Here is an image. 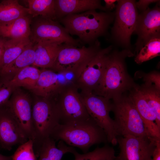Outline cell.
<instances>
[{
	"label": "cell",
	"mask_w": 160,
	"mask_h": 160,
	"mask_svg": "<svg viewBox=\"0 0 160 160\" xmlns=\"http://www.w3.org/2000/svg\"><path fill=\"white\" fill-rule=\"evenodd\" d=\"M143 85L153 87L160 90V74L157 71H153L145 75L143 77Z\"/></svg>",
	"instance_id": "cell-32"
},
{
	"label": "cell",
	"mask_w": 160,
	"mask_h": 160,
	"mask_svg": "<svg viewBox=\"0 0 160 160\" xmlns=\"http://www.w3.org/2000/svg\"><path fill=\"white\" fill-rule=\"evenodd\" d=\"M57 21L68 15L99 9L106 12L99 0H55Z\"/></svg>",
	"instance_id": "cell-18"
},
{
	"label": "cell",
	"mask_w": 160,
	"mask_h": 160,
	"mask_svg": "<svg viewBox=\"0 0 160 160\" xmlns=\"http://www.w3.org/2000/svg\"><path fill=\"white\" fill-rule=\"evenodd\" d=\"M78 90L75 84H70L53 98L59 113L60 124L84 121L90 118Z\"/></svg>",
	"instance_id": "cell-8"
},
{
	"label": "cell",
	"mask_w": 160,
	"mask_h": 160,
	"mask_svg": "<svg viewBox=\"0 0 160 160\" xmlns=\"http://www.w3.org/2000/svg\"><path fill=\"white\" fill-rule=\"evenodd\" d=\"M108 160H117L116 159V158L115 159H111Z\"/></svg>",
	"instance_id": "cell-38"
},
{
	"label": "cell",
	"mask_w": 160,
	"mask_h": 160,
	"mask_svg": "<svg viewBox=\"0 0 160 160\" xmlns=\"http://www.w3.org/2000/svg\"><path fill=\"white\" fill-rule=\"evenodd\" d=\"M32 18L28 15L9 23L0 24V36L10 39L29 38Z\"/></svg>",
	"instance_id": "cell-21"
},
{
	"label": "cell",
	"mask_w": 160,
	"mask_h": 160,
	"mask_svg": "<svg viewBox=\"0 0 160 160\" xmlns=\"http://www.w3.org/2000/svg\"><path fill=\"white\" fill-rule=\"evenodd\" d=\"M5 39H0V68L1 67L4 52V46Z\"/></svg>",
	"instance_id": "cell-36"
},
{
	"label": "cell",
	"mask_w": 160,
	"mask_h": 160,
	"mask_svg": "<svg viewBox=\"0 0 160 160\" xmlns=\"http://www.w3.org/2000/svg\"><path fill=\"white\" fill-rule=\"evenodd\" d=\"M139 88L145 100L155 116L156 124L160 128V90L153 87L143 85Z\"/></svg>",
	"instance_id": "cell-27"
},
{
	"label": "cell",
	"mask_w": 160,
	"mask_h": 160,
	"mask_svg": "<svg viewBox=\"0 0 160 160\" xmlns=\"http://www.w3.org/2000/svg\"><path fill=\"white\" fill-rule=\"evenodd\" d=\"M0 160H12L11 156H6L0 153Z\"/></svg>",
	"instance_id": "cell-37"
},
{
	"label": "cell",
	"mask_w": 160,
	"mask_h": 160,
	"mask_svg": "<svg viewBox=\"0 0 160 160\" xmlns=\"http://www.w3.org/2000/svg\"><path fill=\"white\" fill-rule=\"evenodd\" d=\"M113 48L111 45L102 49L87 64L75 83L81 92L92 93L97 89L103 77L108 54Z\"/></svg>",
	"instance_id": "cell-13"
},
{
	"label": "cell",
	"mask_w": 160,
	"mask_h": 160,
	"mask_svg": "<svg viewBox=\"0 0 160 160\" xmlns=\"http://www.w3.org/2000/svg\"><path fill=\"white\" fill-rule=\"evenodd\" d=\"M62 44L47 41L34 44L35 59L32 65L41 68L51 69Z\"/></svg>",
	"instance_id": "cell-19"
},
{
	"label": "cell",
	"mask_w": 160,
	"mask_h": 160,
	"mask_svg": "<svg viewBox=\"0 0 160 160\" xmlns=\"http://www.w3.org/2000/svg\"><path fill=\"white\" fill-rule=\"evenodd\" d=\"M114 17V12H97L92 10L68 15L57 21L63 25L70 35L77 36L82 45H90L99 37L108 35Z\"/></svg>",
	"instance_id": "cell-2"
},
{
	"label": "cell",
	"mask_w": 160,
	"mask_h": 160,
	"mask_svg": "<svg viewBox=\"0 0 160 160\" xmlns=\"http://www.w3.org/2000/svg\"><path fill=\"white\" fill-rule=\"evenodd\" d=\"M110 40L115 46L132 51L131 37L139 14L134 0H118Z\"/></svg>",
	"instance_id": "cell-5"
},
{
	"label": "cell",
	"mask_w": 160,
	"mask_h": 160,
	"mask_svg": "<svg viewBox=\"0 0 160 160\" xmlns=\"http://www.w3.org/2000/svg\"><path fill=\"white\" fill-rule=\"evenodd\" d=\"M160 139L151 136L127 135L117 138L120 152L117 160H151L156 142Z\"/></svg>",
	"instance_id": "cell-11"
},
{
	"label": "cell",
	"mask_w": 160,
	"mask_h": 160,
	"mask_svg": "<svg viewBox=\"0 0 160 160\" xmlns=\"http://www.w3.org/2000/svg\"><path fill=\"white\" fill-rule=\"evenodd\" d=\"M134 55L132 51L113 48L108 54L103 77L92 93L109 100L120 97L135 85L127 70L125 60Z\"/></svg>",
	"instance_id": "cell-1"
},
{
	"label": "cell",
	"mask_w": 160,
	"mask_h": 160,
	"mask_svg": "<svg viewBox=\"0 0 160 160\" xmlns=\"http://www.w3.org/2000/svg\"><path fill=\"white\" fill-rule=\"evenodd\" d=\"M83 101L90 116L105 132L108 142L117 144L118 135L114 120L110 116L111 103L110 100L92 93L81 92Z\"/></svg>",
	"instance_id": "cell-9"
},
{
	"label": "cell",
	"mask_w": 160,
	"mask_h": 160,
	"mask_svg": "<svg viewBox=\"0 0 160 160\" xmlns=\"http://www.w3.org/2000/svg\"><path fill=\"white\" fill-rule=\"evenodd\" d=\"M160 55V38L150 40L136 55L135 61L140 64L150 60Z\"/></svg>",
	"instance_id": "cell-29"
},
{
	"label": "cell",
	"mask_w": 160,
	"mask_h": 160,
	"mask_svg": "<svg viewBox=\"0 0 160 160\" xmlns=\"http://www.w3.org/2000/svg\"><path fill=\"white\" fill-rule=\"evenodd\" d=\"M151 160H160V139L157 140Z\"/></svg>",
	"instance_id": "cell-34"
},
{
	"label": "cell",
	"mask_w": 160,
	"mask_h": 160,
	"mask_svg": "<svg viewBox=\"0 0 160 160\" xmlns=\"http://www.w3.org/2000/svg\"><path fill=\"white\" fill-rule=\"evenodd\" d=\"M26 1L28 5V14L32 18L40 16L46 19L57 20L55 0Z\"/></svg>",
	"instance_id": "cell-26"
},
{
	"label": "cell",
	"mask_w": 160,
	"mask_h": 160,
	"mask_svg": "<svg viewBox=\"0 0 160 160\" xmlns=\"http://www.w3.org/2000/svg\"><path fill=\"white\" fill-rule=\"evenodd\" d=\"M117 0H104L105 3L104 7L106 12H111L113 9L115 8L116 5L115 3Z\"/></svg>",
	"instance_id": "cell-35"
},
{
	"label": "cell",
	"mask_w": 160,
	"mask_h": 160,
	"mask_svg": "<svg viewBox=\"0 0 160 160\" xmlns=\"http://www.w3.org/2000/svg\"><path fill=\"white\" fill-rule=\"evenodd\" d=\"M40 73L41 70L36 67L28 66L17 72L11 79H8V82L14 89L22 87L32 90L36 84Z\"/></svg>",
	"instance_id": "cell-23"
},
{
	"label": "cell",
	"mask_w": 160,
	"mask_h": 160,
	"mask_svg": "<svg viewBox=\"0 0 160 160\" xmlns=\"http://www.w3.org/2000/svg\"><path fill=\"white\" fill-rule=\"evenodd\" d=\"M56 141L49 137L44 139L40 146L34 151L38 160H62L65 154H72L76 151L73 147L67 145L60 140L56 146Z\"/></svg>",
	"instance_id": "cell-20"
},
{
	"label": "cell",
	"mask_w": 160,
	"mask_h": 160,
	"mask_svg": "<svg viewBox=\"0 0 160 160\" xmlns=\"http://www.w3.org/2000/svg\"><path fill=\"white\" fill-rule=\"evenodd\" d=\"M32 103V117L34 139V148L40 146L60 124V118L53 99L40 97Z\"/></svg>",
	"instance_id": "cell-7"
},
{
	"label": "cell",
	"mask_w": 160,
	"mask_h": 160,
	"mask_svg": "<svg viewBox=\"0 0 160 160\" xmlns=\"http://www.w3.org/2000/svg\"><path fill=\"white\" fill-rule=\"evenodd\" d=\"M29 15L28 8L20 4L17 0H4L0 2V24L12 22Z\"/></svg>",
	"instance_id": "cell-25"
},
{
	"label": "cell",
	"mask_w": 160,
	"mask_h": 160,
	"mask_svg": "<svg viewBox=\"0 0 160 160\" xmlns=\"http://www.w3.org/2000/svg\"><path fill=\"white\" fill-rule=\"evenodd\" d=\"M20 127L27 138L34 139L32 117V103L22 92L15 94L7 104Z\"/></svg>",
	"instance_id": "cell-16"
},
{
	"label": "cell",
	"mask_w": 160,
	"mask_h": 160,
	"mask_svg": "<svg viewBox=\"0 0 160 160\" xmlns=\"http://www.w3.org/2000/svg\"><path fill=\"white\" fill-rule=\"evenodd\" d=\"M113 100L111 111L114 114V120L118 135L151 136L129 95L123 94Z\"/></svg>",
	"instance_id": "cell-4"
},
{
	"label": "cell",
	"mask_w": 160,
	"mask_h": 160,
	"mask_svg": "<svg viewBox=\"0 0 160 160\" xmlns=\"http://www.w3.org/2000/svg\"><path fill=\"white\" fill-rule=\"evenodd\" d=\"M33 18L31 23L29 36L33 44L40 42L47 41L82 47L79 40L71 37L57 21L40 16Z\"/></svg>",
	"instance_id": "cell-10"
},
{
	"label": "cell",
	"mask_w": 160,
	"mask_h": 160,
	"mask_svg": "<svg viewBox=\"0 0 160 160\" xmlns=\"http://www.w3.org/2000/svg\"><path fill=\"white\" fill-rule=\"evenodd\" d=\"M129 91V95L150 135L160 139V128L156 123L155 116L145 100L139 86L135 84Z\"/></svg>",
	"instance_id": "cell-17"
},
{
	"label": "cell",
	"mask_w": 160,
	"mask_h": 160,
	"mask_svg": "<svg viewBox=\"0 0 160 160\" xmlns=\"http://www.w3.org/2000/svg\"><path fill=\"white\" fill-rule=\"evenodd\" d=\"M73 154L74 160H108L116 157L114 148L107 145L97 147L92 151L84 154H80L76 151Z\"/></svg>",
	"instance_id": "cell-28"
},
{
	"label": "cell",
	"mask_w": 160,
	"mask_h": 160,
	"mask_svg": "<svg viewBox=\"0 0 160 160\" xmlns=\"http://www.w3.org/2000/svg\"><path fill=\"white\" fill-rule=\"evenodd\" d=\"M28 139L20 127L7 104L0 108V148L10 151Z\"/></svg>",
	"instance_id": "cell-15"
},
{
	"label": "cell",
	"mask_w": 160,
	"mask_h": 160,
	"mask_svg": "<svg viewBox=\"0 0 160 160\" xmlns=\"http://www.w3.org/2000/svg\"><path fill=\"white\" fill-rule=\"evenodd\" d=\"M11 157L12 160H37L33 150L32 140L29 139L19 145Z\"/></svg>",
	"instance_id": "cell-30"
},
{
	"label": "cell",
	"mask_w": 160,
	"mask_h": 160,
	"mask_svg": "<svg viewBox=\"0 0 160 160\" xmlns=\"http://www.w3.org/2000/svg\"><path fill=\"white\" fill-rule=\"evenodd\" d=\"M33 44L29 37L5 39L0 70L10 64L25 50Z\"/></svg>",
	"instance_id": "cell-22"
},
{
	"label": "cell",
	"mask_w": 160,
	"mask_h": 160,
	"mask_svg": "<svg viewBox=\"0 0 160 160\" xmlns=\"http://www.w3.org/2000/svg\"><path fill=\"white\" fill-rule=\"evenodd\" d=\"M35 59L34 44L25 50L17 58L4 69L0 70V75L8 79L23 68L32 65Z\"/></svg>",
	"instance_id": "cell-24"
},
{
	"label": "cell",
	"mask_w": 160,
	"mask_h": 160,
	"mask_svg": "<svg viewBox=\"0 0 160 160\" xmlns=\"http://www.w3.org/2000/svg\"><path fill=\"white\" fill-rule=\"evenodd\" d=\"M160 1L157 0H140L135 2V5L137 9L140 12L145 11L148 8L149 5L151 4L157 3Z\"/></svg>",
	"instance_id": "cell-33"
},
{
	"label": "cell",
	"mask_w": 160,
	"mask_h": 160,
	"mask_svg": "<svg viewBox=\"0 0 160 160\" xmlns=\"http://www.w3.org/2000/svg\"><path fill=\"white\" fill-rule=\"evenodd\" d=\"M56 142L61 140L72 147L87 152L93 145L108 142L104 131L90 117L85 120L58 124L49 136Z\"/></svg>",
	"instance_id": "cell-3"
},
{
	"label": "cell",
	"mask_w": 160,
	"mask_h": 160,
	"mask_svg": "<svg viewBox=\"0 0 160 160\" xmlns=\"http://www.w3.org/2000/svg\"><path fill=\"white\" fill-rule=\"evenodd\" d=\"M133 34L137 35L135 44V53L140 50L150 40L160 38V1L152 8L149 7L139 13ZM136 54V55H137Z\"/></svg>",
	"instance_id": "cell-14"
},
{
	"label": "cell",
	"mask_w": 160,
	"mask_h": 160,
	"mask_svg": "<svg viewBox=\"0 0 160 160\" xmlns=\"http://www.w3.org/2000/svg\"><path fill=\"white\" fill-rule=\"evenodd\" d=\"M14 89L9 85L8 79L3 78L0 81V108L8 103Z\"/></svg>",
	"instance_id": "cell-31"
},
{
	"label": "cell",
	"mask_w": 160,
	"mask_h": 160,
	"mask_svg": "<svg viewBox=\"0 0 160 160\" xmlns=\"http://www.w3.org/2000/svg\"><path fill=\"white\" fill-rule=\"evenodd\" d=\"M101 49L98 40L87 47L63 44L51 69L58 72H72L79 77L90 60Z\"/></svg>",
	"instance_id": "cell-6"
},
{
	"label": "cell",
	"mask_w": 160,
	"mask_h": 160,
	"mask_svg": "<svg viewBox=\"0 0 160 160\" xmlns=\"http://www.w3.org/2000/svg\"><path fill=\"white\" fill-rule=\"evenodd\" d=\"M78 78L72 72H58L42 68L36 84L31 90L40 97L53 98L65 86L75 84Z\"/></svg>",
	"instance_id": "cell-12"
}]
</instances>
